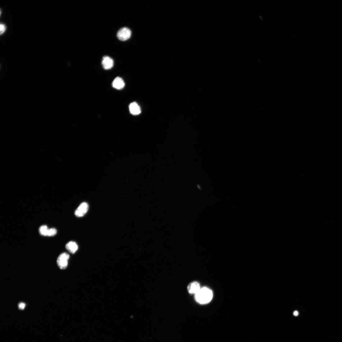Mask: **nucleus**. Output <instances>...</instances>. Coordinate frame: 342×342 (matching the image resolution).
<instances>
[{"label":"nucleus","mask_w":342,"mask_h":342,"mask_svg":"<svg viewBox=\"0 0 342 342\" xmlns=\"http://www.w3.org/2000/svg\"><path fill=\"white\" fill-rule=\"evenodd\" d=\"M201 288L200 284L197 282L194 281L191 283L188 286V290L191 294L195 295Z\"/></svg>","instance_id":"6"},{"label":"nucleus","mask_w":342,"mask_h":342,"mask_svg":"<svg viewBox=\"0 0 342 342\" xmlns=\"http://www.w3.org/2000/svg\"><path fill=\"white\" fill-rule=\"evenodd\" d=\"M89 208L88 204L86 202H83L79 205L74 212L75 215L79 217L84 216L87 213Z\"/></svg>","instance_id":"4"},{"label":"nucleus","mask_w":342,"mask_h":342,"mask_svg":"<svg viewBox=\"0 0 342 342\" xmlns=\"http://www.w3.org/2000/svg\"><path fill=\"white\" fill-rule=\"evenodd\" d=\"M66 249L70 253L74 254L78 249V246L77 244L74 241H70L66 245Z\"/></svg>","instance_id":"9"},{"label":"nucleus","mask_w":342,"mask_h":342,"mask_svg":"<svg viewBox=\"0 0 342 342\" xmlns=\"http://www.w3.org/2000/svg\"><path fill=\"white\" fill-rule=\"evenodd\" d=\"M70 258L69 255L67 253L61 254L57 258V263L58 267L61 269L66 268L68 265V261Z\"/></svg>","instance_id":"2"},{"label":"nucleus","mask_w":342,"mask_h":342,"mask_svg":"<svg viewBox=\"0 0 342 342\" xmlns=\"http://www.w3.org/2000/svg\"><path fill=\"white\" fill-rule=\"evenodd\" d=\"M299 313L297 311H295L293 313V315L295 316H297L299 315Z\"/></svg>","instance_id":"14"},{"label":"nucleus","mask_w":342,"mask_h":342,"mask_svg":"<svg viewBox=\"0 0 342 342\" xmlns=\"http://www.w3.org/2000/svg\"><path fill=\"white\" fill-rule=\"evenodd\" d=\"M132 32L131 30L127 27L120 29L117 34V37L121 41H125L131 37Z\"/></svg>","instance_id":"3"},{"label":"nucleus","mask_w":342,"mask_h":342,"mask_svg":"<svg viewBox=\"0 0 342 342\" xmlns=\"http://www.w3.org/2000/svg\"><path fill=\"white\" fill-rule=\"evenodd\" d=\"M195 295V299L198 303L201 304H207L212 299L213 294L212 291L207 287H201Z\"/></svg>","instance_id":"1"},{"label":"nucleus","mask_w":342,"mask_h":342,"mask_svg":"<svg viewBox=\"0 0 342 342\" xmlns=\"http://www.w3.org/2000/svg\"><path fill=\"white\" fill-rule=\"evenodd\" d=\"M7 29V26L6 25L3 23H1L0 25V34L2 36L5 32Z\"/></svg>","instance_id":"11"},{"label":"nucleus","mask_w":342,"mask_h":342,"mask_svg":"<svg viewBox=\"0 0 342 342\" xmlns=\"http://www.w3.org/2000/svg\"><path fill=\"white\" fill-rule=\"evenodd\" d=\"M19 308L20 309H24L25 308V304L24 303H21L19 304Z\"/></svg>","instance_id":"13"},{"label":"nucleus","mask_w":342,"mask_h":342,"mask_svg":"<svg viewBox=\"0 0 342 342\" xmlns=\"http://www.w3.org/2000/svg\"><path fill=\"white\" fill-rule=\"evenodd\" d=\"M49 228L46 225L41 226L39 228V232L41 235L44 236H47Z\"/></svg>","instance_id":"10"},{"label":"nucleus","mask_w":342,"mask_h":342,"mask_svg":"<svg viewBox=\"0 0 342 342\" xmlns=\"http://www.w3.org/2000/svg\"><path fill=\"white\" fill-rule=\"evenodd\" d=\"M57 233L56 230L54 228H52L49 229L48 234V236H55Z\"/></svg>","instance_id":"12"},{"label":"nucleus","mask_w":342,"mask_h":342,"mask_svg":"<svg viewBox=\"0 0 342 342\" xmlns=\"http://www.w3.org/2000/svg\"><path fill=\"white\" fill-rule=\"evenodd\" d=\"M112 86L114 88L120 90L125 87V83L121 78L118 77L116 78L113 81Z\"/></svg>","instance_id":"8"},{"label":"nucleus","mask_w":342,"mask_h":342,"mask_svg":"<svg viewBox=\"0 0 342 342\" xmlns=\"http://www.w3.org/2000/svg\"><path fill=\"white\" fill-rule=\"evenodd\" d=\"M129 108L130 113L133 115H138L141 112L140 107L136 102L131 103L129 105Z\"/></svg>","instance_id":"7"},{"label":"nucleus","mask_w":342,"mask_h":342,"mask_svg":"<svg viewBox=\"0 0 342 342\" xmlns=\"http://www.w3.org/2000/svg\"><path fill=\"white\" fill-rule=\"evenodd\" d=\"M102 65L104 69L106 70L110 69L114 66V60L109 56H104L103 58Z\"/></svg>","instance_id":"5"}]
</instances>
